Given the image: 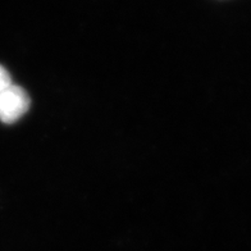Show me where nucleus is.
<instances>
[{
	"instance_id": "2",
	"label": "nucleus",
	"mask_w": 251,
	"mask_h": 251,
	"mask_svg": "<svg viewBox=\"0 0 251 251\" xmlns=\"http://www.w3.org/2000/svg\"><path fill=\"white\" fill-rule=\"evenodd\" d=\"M10 85H12V78H10L9 72L0 64V94L3 93L4 90H7Z\"/></svg>"
},
{
	"instance_id": "1",
	"label": "nucleus",
	"mask_w": 251,
	"mask_h": 251,
	"mask_svg": "<svg viewBox=\"0 0 251 251\" xmlns=\"http://www.w3.org/2000/svg\"><path fill=\"white\" fill-rule=\"evenodd\" d=\"M30 99L22 87L10 85L0 94V121L3 123L17 122L28 110Z\"/></svg>"
}]
</instances>
